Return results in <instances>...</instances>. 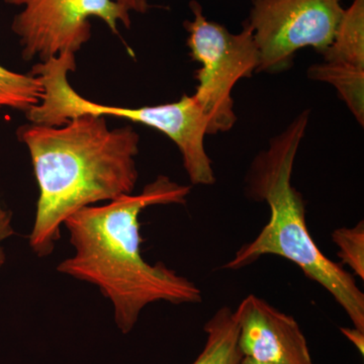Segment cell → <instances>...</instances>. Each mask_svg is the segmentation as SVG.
<instances>
[{"mask_svg": "<svg viewBox=\"0 0 364 364\" xmlns=\"http://www.w3.org/2000/svg\"><path fill=\"white\" fill-rule=\"evenodd\" d=\"M191 188L158 176L139 195H127L107 205L81 208L64 223L74 255L62 261V274L97 287L109 299L114 323L123 334L135 328L148 305L202 301V291L162 262L144 259L141 213L160 205H184Z\"/></svg>", "mask_w": 364, "mask_h": 364, "instance_id": "cell-1", "label": "cell"}, {"mask_svg": "<svg viewBox=\"0 0 364 364\" xmlns=\"http://www.w3.org/2000/svg\"><path fill=\"white\" fill-rule=\"evenodd\" d=\"M18 135L30 152L39 186L30 235L38 257L53 253L70 215L132 195L136 188L140 136L131 126L111 129L107 117L82 114L62 126L26 124Z\"/></svg>", "mask_w": 364, "mask_h": 364, "instance_id": "cell-2", "label": "cell"}, {"mask_svg": "<svg viewBox=\"0 0 364 364\" xmlns=\"http://www.w3.org/2000/svg\"><path fill=\"white\" fill-rule=\"evenodd\" d=\"M309 117L310 112H301L253 160L246 178V193L256 202L267 203L269 221L223 268L241 269L264 255L291 261L306 277L332 294L354 328L364 331V294L352 274L326 257L313 240L306 227L305 200L291 186L294 160L305 136Z\"/></svg>", "mask_w": 364, "mask_h": 364, "instance_id": "cell-3", "label": "cell"}, {"mask_svg": "<svg viewBox=\"0 0 364 364\" xmlns=\"http://www.w3.org/2000/svg\"><path fill=\"white\" fill-rule=\"evenodd\" d=\"M76 69L75 56L64 54L33 67L44 88L40 104L26 116L33 124L62 126L82 114L117 117L145 124L161 132L179 149L184 169L193 186H213L215 182L212 160L205 148L208 122L193 95H184L177 102L154 107H122L95 104L81 97L68 81Z\"/></svg>", "mask_w": 364, "mask_h": 364, "instance_id": "cell-4", "label": "cell"}, {"mask_svg": "<svg viewBox=\"0 0 364 364\" xmlns=\"http://www.w3.org/2000/svg\"><path fill=\"white\" fill-rule=\"evenodd\" d=\"M193 18L186 21L191 57L200 63L198 85L193 97L208 122V135L227 132L237 122L232 91L242 78L251 77L259 66V52L252 30L244 23L233 33L223 25L208 21L198 1L189 4Z\"/></svg>", "mask_w": 364, "mask_h": 364, "instance_id": "cell-5", "label": "cell"}, {"mask_svg": "<svg viewBox=\"0 0 364 364\" xmlns=\"http://www.w3.org/2000/svg\"><path fill=\"white\" fill-rule=\"evenodd\" d=\"M343 11L341 0H253L247 23L259 52L257 71H286L305 48L324 51Z\"/></svg>", "mask_w": 364, "mask_h": 364, "instance_id": "cell-6", "label": "cell"}, {"mask_svg": "<svg viewBox=\"0 0 364 364\" xmlns=\"http://www.w3.org/2000/svg\"><path fill=\"white\" fill-rule=\"evenodd\" d=\"M21 7L11 30L20 39L25 60L41 62L76 54L91 38L90 18H100L117 33L119 23L130 28L128 11L114 0H4Z\"/></svg>", "mask_w": 364, "mask_h": 364, "instance_id": "cell-7", "label": "cell"}, {"mask_svg": "<svg viewBox=\"0 0 364 364\" xmlns=\"http://www.w3.org/2000/svg\"><path fill=\"white\" fill-rule=\"evenodd\" d=\"M243 358L269 364H315L296 318L249 294L234 311Z\"/></svg>", "mask_w": 364, "mask_h": 364, "instance_id": "cell-8", "label": "cell"}, {"mask_svg": "<svg viewBox=\"0 0 364 364\" xmlns=\"http://www.w3.org/2000/svg\"><path fill=\"white\" fill-rule=\"evenodd\" d=\"M321 54L326 62L364 69V0L344 9L334 39Z\"/></svg>", "mask_w": 364, "mask_h": 364, "instance_id": "cell-9", "label": "cell"}, {"mask_svg": "<svg viewBox=\"0 0 364 364\" xmlns=\"http://www.w3.org/2000/svg\"><path fill=\"white\" fill-rule=\"evenodd\" d=\"M205 347L191 364H240L243 354L239 348L234 311L222 306L205 323Z\"/></svg>", "mask_w": 364, "mask_h": 364, "instance_id": "cell-10", "label": "cell"}, {"mask_svg": "<svg viewBox=\"0 0 364 364\" xmlns=\"http://www.w3.org/2000/svg\"><path fill=\"white\" fill-rule=\"evenodd\" d=\"M309 78L329 83L361 127L364 124V69L322 62L308 70Z\"/></svg>", "mask_w": 364, "mask_h": 364, "instance_id": "cell-11", "label": "cell"}, {"mask_svg": "<svg viewBox=\"0 0 364 364\" xmlns=\"http://www.w3.org/2000/svg\"><path fill=\"white\" fill-rule=\"evenodd\" d=\"M44 93L42 83L32 73L21 74L0 65V107L28 112L40 104Z\"/></svg>", "mask_w": 364, "mask_h": 364, "instance_id": "cell-12", "label": "cell"}, {"mask_svg": "<svg viewBox=\"0 0 364 364\" xmlns=\"http://www.w3.org/2000/svg\"><path fill=\"white\" fill-rule=\"evenodd\" d=\"M333 242L338 246V257L358 277L364 279L363 221L352 228H339L332 233Z\"/></svg>", "mask_w": 364, "mask_h": 364, "instance_id": "cell-13", "label": "cell"}, {"mask_svg": "<svg viewBox=\"0 0 364 364\" xmlns=\"http://www.w3.org/2000/svg\"><path fill=\"white\" fill-rule=\"evenodd\" d=\"M11 221H13L11 212L4 210L0 205V267L6 262V253H4V248L1 246L2 241L6 240L14 234Z\"/></svg>", "mask_w": 364, "mask_h": 364, "instance_id": "cell-14", "label": "cell"}, {"mask_svg": "<svg viewBox=\"0 0 364 364\" xmlns=\"http://www.w3.org/2000/svg\"><path fill=\"white\" fill-rule=\"evenodd\" d=\"M114 1L129 14L132 11L136 14H146L149 9L148 0H114Z\"/></svg>", "mask_w": 364, "mask_h": 364, "instance_id": "cell-15", "label": "cell"}, {"mask_svg": "<svg viewBox=\"0 0 364 364\" xmlns=\"http://www.w3.org/2000/svg\"><path fill=\"white\" fill-rule=\"evenodd\" d=\"M340 331L358 348L359 353H364V331L356 328H340Z\"/></svg>", "mask_w": 364, "mask_h": 364, "instance_id": "cell-16", "label": "cell"}, {"mask_svg": "<svg viewBox=\"0 0 364 364\" xmlns=\"http://www.w3.org/2000/svg\"><path fill=\"white\" fill-rule=\"evenodd\" d=\"M240 364H269L264 363H259V361L254 360L252 358H242Z\"/></svg>", "mask_w": 364, "mask_h": 364, "instance_id": "cell-17", "label": "cell"}]
</instances>
